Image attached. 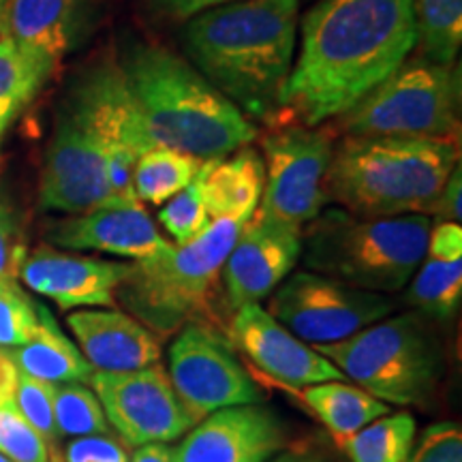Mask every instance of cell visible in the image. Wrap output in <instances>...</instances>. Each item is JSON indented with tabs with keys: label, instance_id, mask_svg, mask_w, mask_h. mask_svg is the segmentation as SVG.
I'll list each match as a JSON object with an SVG mask.
<instances>
[{
	"label": "cell",
	"instance_id": "4dcf8cb0",
	"mask_svg": "<svg viewBox=\"0 0 462 462\" xmlns=\"http://www.w3.org/2000/svg\"><path fill=\"white\" fill-rule=\"evenodd\" d=\"M39 330L37 302L11 276H0V346L26 345Z\"/></svg>",
	"mask_w": 462,
	"mask_h": 462
},
{
	"label": "cell",
	"instance_id": "3957f363",
	"mask_svg": "<svg viewBox=\"0 0 462 462\" xmlns=\"http://www.w3.org/2000/svg\"><path fill=\"white\" fill-rule=\"evenodd\" d=\"M118 67L157 146L210 161L255 140L251 118L163 45L133 39L125 43Z\"/></svg>",
	"mask_w": 462,
	"mask_h": 462
},
{
	"label": "cell",
	"instance_id": "ba28073f",
	"mask_svg": "<svg viewBox=\"0 0 462 462\" xmlns=\"http://www.w3.org/2000/svg\"><path fill=\"white\" fill-rule=\"evenodd\" d=\"M458 75L426 58L404 60L390 78L340 116L349 137L449 140L458 126Z\"/></svg>",
	"mask_w": 462,
	"mask_h": 462
},
{
	"label": "cell",
	"instance_id": "8992f818",
	"mask_svg": "<svg viewBox=\"0 0 462 462\" xmlns=\"http://www.w3.org/2000/svg\"><path fill=\"white\" fill-rule=\"evenodd\" d=\"M242 227V221L217 218L189 245H171L157 255L133 262L116 289V302L157 337L201 321Z\"/></svg>",
	"mask_w": 462,
	"mask_h": 462
},
{
	"label": "cell",
	"instance_id": "e575fe53",
	"mask_svg": "<svg viewBox=\"0 0 462 462\" xmlns=\"http://www.w3.org/2000/svg\"><path fill=\"white\" fill-rule=\"evenodd\" d=\"M407 462H462V432L454 421H439L421 432Z\"/></svg>",
	"mask_w": 462,
	"mask_h": 462
},
{
	"label": "cell",
	"instance_id": "f35d334b",
	"mask_svg": "<svg viewBox=\"0 0 462 462\" xmlns=\"http://www.w3.org/2000/svg\"><path fill=\"white\" fill-rule=\"evenodd\" d=\"M242 3V0H150L152 9L165 17L189 20V17L204 14V11L225 7V5Z\"/></svg>",
	"mask_w": 462,
	"mask_h": 462
},
{
	"label": "cell",
	"instance_id": "30bf717a",
	"mask_svg": "<svg viewBox=\"0 0 462 462\" xmlns=\"http://www.w3.org/2000/svg\"><path fill=\"white\" fill-rule=\"evenodd\" d=\"M396 309L385 293H373L315 274H289L270 293L268 313L302 343L330 345L354 337Z\"/></svg>",
	"mask_w": 462,
	"mask_h": 462
},
{
	"label": "cell",
	"instance_id": "8fae6325",
	"mask_svg": "<svg viewBox=\"0 0 462 462\" xmlns=\"http://www.w3.org/2000/svg\"><path fill=\"white\" fill-rule=\"evenodd\" d=\"M265 182L257 217L302 229L330 204L326 176L332 161L330 137L310 126H282L263 140Z\"/></svg>",
	"mask_w": 462,
	"mask_h": 462
},
{
	"label": "cell",
	"instance_id": "7402d4cb",
	"mask_svg": "<svg viewBox=\"0 0 462 462\" xmlns=\"http://www.w3.org/2000/svg\"><path fill=\"white\" fill-rule=\"evenodd\" d=\"M407 304L421 317L448 321L458 313L462 300V227L439 223L430 229L424 259L409 281Z\"/></svg>",
	"mask_w": 462,
	"mask_h": 462
},
{
	"label": "cell",
	"instance_id": "74e56055",
	"mask_svg": "<svg viewBox=\"0 0 462 462\" xmlns=\"http://www.w3.org/2000/svg\"><path fill=\"white\" fill-rule=\"evenodd\" d=\"M430 215H435L441 223H458L462 218V171L460 165L454 167L449 178L443 184L441 193L432 206Z\"/></svg>",
	"mask_w": 462,
	"mask_h": 462
},
{
	"label": "cell",
	"instance_id": "9c48e42d",
	"mask_svg": "<svg viewBox=\"0 0 462 462\" xmlns=\"http://www.w3.org/2000/svg\"><path fill=\"white\" fill-rule=\"evenodd\" d=\"M62 107L106 150L107 180L116 198H135L133 170L152 142L118 62L103 60L75 79Z\"/></svg>",
	"mask_w": 462,
	"mask_h": 462
},
{
	"label": "cell",
	"instance_id": "d4e9b609",
	"mask_svg": "<svg viewBox=\"0 0 462 462\" xmlns=\"http://www.w3.org/2000/svg\"><path fill=\"white\" fill-rule=\"evenodd\" d=\"M54 69L50 56L0 34V146L9 126L39 95Z\"/></svg>",
	"mask_w": 462,
	"mask_h": 462
},
{
	"label": "cell",
	"instance_id": "836d02e7",
	"mask_svg": "<svg viewBox=\"0 0 462 462\" xmlns=\"http://www.w3.org/2000/svg\"><path fill=\"white\" fill-rule=\"evenodd\" d=\"M0 454L11 462H50V448L15 402L0 404Z\"/></svg>",
	"mask_w": 462,
	"mask_h": 462
},
{
	"label": "cell",
	"instance_id": "b9f144b4",
	"mask_svg": "<svg viewBox=\"0 0 462 462\" xmlns=\"http://www.w3.org/2000/svg\"><path fill=\"white\" fill-rule=\"evenodd\" d=\"M268 462H330V460L317 452H300V449H293V452L276 454L274 458Z\"/></svg>",
	"mask_w": 462,
	"mask_h": 462
},
{
	"label": "cell",
	"instance_id": "cb8c5ba5",
	"mask_svg": "<svg viewBox=\"0 0 462 462\" xmlns=\"http://www.w3.org/2000/svg\"><path fill=\"white\" fill-rule=\"evenodd\" d=\"M37 315L39 330L31 343L7 351L17 371L50 383H90L95 368L60 330L54 315L39 302Z\"/></svg>",
	"mask_w": 462,
	"mask_h": 462
},
{
	"label": "cell",
	"instance_id": "484cf974",
	"mask_svg": "<svg viewBox=\"0 0 462 462\" xmlns=\"http://www.w3.org/2000/svg\"><path fill=\"white\" fill-rule=\"evenodd\" d=\"M302 401L317 413L326 429L332 432L337 443L343 448L346 439L360 432L381 415L390 413L388 402L368 394L357 385H346L340 381L306 385L302 388Z\"/></svg>",
	"mask_w": 462,
	"mask_h": 462
},
{
	"label": "cell",
	"instance_id": "60d3db41",
	"mask_svg": "<svg viewBox=\"0 0 462 462\" xmlns=\"http://www.w3.org/2000/svg\"><path fill=\"white\" fill-rule=\"evenodd\" d=\"M131 462H173V448L167 443H148L140 446Z\"/></svg>",
	"mask_w": 462,
	"mask_h": 462
},
{
	"label": "cell",
	"instance_id": "e0dca14e",
	"mask_svg": "<svg viewBox=\"0 0 462 462\" xmlns=\"http://www.w3.org/2000/svg\"><path fill=\"white\" fill-rule=\"evenodd\" d=\"M48 240L69 251H97L142 262L171 245L137 198H114L84 215H71L48 229Z\"/></svg>",
	"mask_w": 462,
	"mask_h": 462
},
{
	"label": "cell",
	"instance_id": "ab89813d",
	"mask_svg": "<svg viewBox=\"0 0 462 462\" xmlns=\"http://www.w3.org/2000/svg\"><path fill=\"white\" fill-rule=\"evenodd\" d=\"M17 373L15 364L11 362L7 351L0 349V404H7L14 401L15 390H17Z\"/></svg>",
	"mask_w": 462,
	"mask_h": 462
},
{
	"label": "cell",
	"instance_id": "4316f807",
	"mask_svg": "<svg viewBox=\"0 0 462 462\" xmlns=\"http://www.w3.org/2000/svg\"><path fill=\"white\" fill-rule=\"evenodd\" d=\"M204 161L178 150L154 146L137 159L133 170V193L150 206H163L198 176Z\"/></svg>",
	"mask_w": 462,
	"mask_h": 462
},
{
	"label": "cell",
	"instance_id": "603a6c76",
	"mask_svg": "<svg viewBox=\"0 0 462 462\" xmlns=\"http://www.w3.org/2000/svg\"><path fill=\"white\" fill-rule=\"evenodd\" d=\"M201 195L210 218L246 223L255 215L263 193V159L253 148L236 150L229 159L204 161L199 170Z\"/></svg>",
	"mask_w": 462,
	"mask_h": 462
},
{
	"label": "cell",
	"instance_id": "f1b7e54d",
	"mask_svg": "<svg viewBox=\"0 0 462 462\" xmlns=\"http://www.w3.org/2000/svg\"><path fill=\"white\" fill-rule=\"evenodd\" d=\"M418 424L411 413H385L343 443L351 462H407Z\"/></svg>",
	"mask_w": 462,
	"mask_h": 462
},
{
	"label": "cell",
	"instance_id": "7c38bea8",
	"mask_svg": "<svg viewBox=\"0 0 462 462\" xmlns=\"http://www.w3.org/2000/svg\"><path fill=\"white\" fill-rule=\"evenodd\" d=\"M167 377L195 424L218 409L263 401L262 390L231 349L229 340L204 321L187 323L178 330L170 346Z\"/></svg>",
	"mask_w": 462,
	"mask_h": 462
},
{
	"label": "cell",
	"instance_id": "d6986e66",
	"mask_svg": "<svg viewBox=\"0 0 462 462\" xmlns=\"http://www.w3.org/2000/svg\"><path fill=\"white\" fill-rule=\"evenodd\" d=\"M131 263L73 255L51 246H39L22 259L17 279L50 298L60 309L78 306H114L116 289L129 274Z\"/></svg>",
	"mask_w": 462,
	"mask_h": 462
},
{
	"label": "cell",
	"instance_id": "4fadbf2b",
	"mask_svg": "<svg viewBox=\"0 0 462 462\" xmlns=\"http://www.w3.org/2000/svg\"><path fill=\"white\" fill-rule=\"evenodd\" d=\"M90 385L107 424L131 446L171 443L195 426L161 364L129 373H95Z\"/></svg>",
	"mask_w": 462,
	"mask_h": 462
},
{
	"label": "cell",
	"instance_id": "f6af8a7d",
	"mask_svg": "<svg viewBox=\"0 0 462 462\" xmlns=\"http://www.w3.org/2000/svg\"><path fill=\"white\" fill-rule=\"evenodd\" d=\"M0 462H11V460L5 454H0Z\"/></svg>",
	"mask_w": 462,
	"mask_h": 462
},
{
	"label": "cell",
	"instance_id": "ee69618b",
	"mask_svg": "<svg viewBox=\"0 0 462 462\" xmlns=\"http://www.w3.org/2000/svg\"><path fill=\"white\" fill-rule=\"evenodd\" d=\"M50 462H62V460L58 458V454H51V456H50Z\"/></svg>",
	"mask_w": 462,
	"mask_h": 462
},
{
	"label": "cell",
	"instance_id": "7a4b0ae2",
	"mask_svg": "<svg viewBox=\"0 0 462 462\" xmlns=\"http://www.w3.org/2000/svg\"><path fill=\"white\" fill-rule=\"evenodd\" d=\"M300 0H242L189 17L182 45L189 62L246 118L282 109L293 69Z\"/></svg>",
	"mask_w": 462,
	"mask_h": 462
},
{
	"label": "cell",
	"instance_id": "8d00e7d4",
	"mask_svg": "<svg viewBox=\"0 0 462 462\" xmlns=\"http://www.w3.org/2000/svg\"><path fill=\"white\" fill-rule=\"evenodd\" d=\"M65 462H129L125 448L107 435L78 437L67 446Z\"/></svg>",
	"mask_w": 462,
	"mask_h": 462
},
{
	"label": "cell",
	"instance_id": "83f0119b",
	"mask_svg": "<svg viewBox=\"0 0 462 462\" xmlns=\"http://www.w3.org/2000/svg\"><path fill=\"white\" fill-rule=\"evenodd\" d=\"M413 17L421 58L452 67L462 42V0H413Z\"/></svg>",
	"mask_w": 462,
	"mask_h": 462
},
{
	"label": "cell",
	"instance_id": "2e32d148",
	"mask_svg": "<svg viewBox=\"0 0 462 462\" xmlns=\"http://www.w3.org/2000/svg\"><path fill=\"white\" fill-rule=\"evenodd\" d=\"M285 424L262 404L218 409L173 448V462H268L285 448Z\"/></svg>",
	"mask_w": 462,
	"mask_h": 462
},
{
	"label": "cell",
	"instance_id": "277c9868",
	"mask_svg": "<svg viewBox=\"0 0 462 462\" xmlns=\"http://www.w3.org/2000/svg\"><path fill=\"white\" fill-rule=\"evenodd\" d=\"M456 165L452 140L346 137L332 152L326 193L357 217H430Z\"/></svg>",
	"mask_w": 462,
	"mask_h": 462
},
{
	"label": "cell",
	"instance_id": "9a60e30c",
	"mask_svg": "<svg viewBox=\"0 0 462 462\" xmlns=\"http://www.w3.org/2000/svg\"><path fill=\"white\" fill-rule=\"evenodd\" d=\"M302 255V229L253 215L225 259L221 279L229 310L259 304L296 268Z\"/></svg>",
	"mask_w": 462,
	"mask_h": 462
},
{
	"label": "cell",
	"instance_id": "1f68e13d",
	"mask_svg": "<svg viewBox=\"0 0 462 462\" xmlns=\"http://www.w3.org/2000/svg\"><path fill=\"white\" fill-rule=\"evenodd\" d=\"M159 223L176 240V246L189 245L210 225V215H208L204 195H201L199 173L190 180L189 187H184L180 193L165 201L163 210L159 212Z\"/></svg>",
	"mask_w": 462,
	"mask_h": 462
},
{
	"label": "cell",
	"instance_id": "44dd1931",
	"mask_svg": "<svg viewBox=\"0 0 462 462\" xmlns=\"http://www.w3.org/2000/svg\"><path fill=\"white\" fill-rule=\"evenodd\" d=\"M67 326L95 373L140 371L161 360L157 334L120 310H78Z\"/></svg>",
	"mask_w": 462,
	"mask_h": 462
},
{
	"label": "cell",
	"instance_id": "5bb4252c",
	"mask_svg": "<svg viewBox=\"0 0 462 462\" xmlns=\"http://www.w3.org/2000/svg\"><path fill=\"white\" fill-rule=\"evenodd\" d=\"M114 198L107 180L106 150L60 107L39 182V206L71 217L95 210Z\"/></svg>",
	"mask_w": 462,
	"mask_h": 462
},
{
	"label": "cell",
	"instance_id": "d6a6232c",
	"mask_svg": "<svg viewBox=\"0 0 462 462\" xmlns=\"http://www.w3.org/2000/svg\"><path fill=\"white\" fill-rule=\"evenodd\" d=\"M14 402L20 409V413L28 420V424L48 443L50 454H56V443L60 439V432H58L54 418V383L20 373Z\"/></svg>",
	"mask_w": 462,
	"mask_h": 462
},
{
	"label": "cell",
	"instance_id": "d590c367",
	"mask_svg": "<svg viewBox=\"0 0 462 462\" xmlns=\"http://www.w3.org/2000/svg\"><path fill=\"white\" fill-rule=\"evenodd\" d=\"M26 253L20 223L11 208L0 201V276L17 279V270Z\"/></svg>",
	"mask_w": 462,
	"mask_h": 462
},
{
	"label": "cell",
	"instance_id": "ffe728a7",
	"mask_svg": "<svg viewBox=\"0 0 462 462\" xmlns=\"http://www.w3.org/2000/svg\"><path fill=\"white\" fill-rule=\"evenodd\" d=\"M99 17L101 0H11L3 34L58 65L88 42Z\"/></svg>",
	"mask_w": 462,
	"mask_h": 462
},
{
	"label": "cell",
	"instance_id": "6da1fadb",
	"mask_svg": "<svg viewBox=\"0 0 462 462\" xmlns=\"http://www.w3.org/2000/svg\"><path fill=\"white\" fill-rule=\"evenodd\" d=\"M415 48L413 0H319L300 24L282 109L304 126L338 118Z\"/></svg>",
	"mask_w": 462,
	"mask_h": 462
},
{
	"label": "cell",
	"instance_id": "7bdbcfd3",
	"mask_svg": "<svg viewBox=\"0 0 462 462\" xmlns=\"http://www.w3.org/2000/svg\"><path fill=\"white\" fill-rule=\"evenodd\" d=\"M11 0H0V34H3V26H5V15H7Z\"/></svg>",
	"mask_w": 462,
	"mask_h": 462
},
{
	"label": "cell",
	"instance_id": "52a82bcc",
	"mask_svg": "<svg viewBox=\"0 0 462 462\" xmlns=\"http://www.w3.org/2000/svg\"><path fill=\"white\" fill-rule=\"evenodd\" d=\"M315 351L357 388L402 407L424 404L443 374L441 346L418 313L383 317L340 343L315 345Z\"/></svg>",
	"mask_w": 462,
	"mask_h": 462
},
{
	"label": "cell",
	"instance_id": "f546056e",
	"mask_svg": "<svg viewBox=\"0 0 462 462\" xmlns=\"http://www.w3.org/2000/svg\"><path fill=\"white\" fill-rule=\"evenodd\" d=\"M54 418L60 435H107L109 424L99 398L86 383H54Z\"/></svg>",
	"mask_w": 462,
	"mask_h": 462
},
{
	"label": "cell",
	"instance_id": "ac0fdd59",
	"mask_svg": "<svg viewBox=\"0 0 462 462\" xmlns=\"http://www.w3.org/2000/svg\"><path fill=\"white\" fill-rule=\"evenodd\" d=\"M231 338L259 371L287 388L300 390L345 379L332 362L293 337L259 304H246L236 310Z\"/></svg>",
	"mask_w": 462,
	"mask_h": 462
},
{
	"label": "cell",
	"instance_id": "5b68a950",
	"mask_svg": "<svg viewBox=\"0 0 462 462\" xmlns=\"http://www.w3.org/2000/svg\"><path fill=\"white\" fill-rule=\"evenodd\" d=\"M429 215L357 217L323 208L302 229V262L310 273L373 293L409 285L424 259Z\"/></svg>",
	"mask_w": 462,
	"mask_h": 462
}]
</instances>
